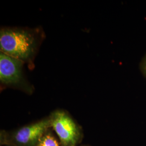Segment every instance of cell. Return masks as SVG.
<instances>
[{
  "label": "cell",
  "mask_w": 146,
  "mask_h": 146,
  "mask_svg": "<svg viewBox=\"0 0 146 146\" xmlns=\"http://www.w3.org/2000/svg\"><path fill=\"white\" fill-rule=\"evenodd\" d=\"M23 62L3 52L0 54V80L7 85L19 84L22 80Z\"/></svg>",
  "instance_id": "cell-4"
},
{
  "label": "cell",
  "mask_w": 146,
  "mask_h": 146,
  "mask_svg": "<svg viewBox=\"0 0 146 146\" xmlns=\"http://www.w3.org/2000/svg\"><path fill=\"white\" fill-rule=\"evenodd\" d=\"M139 68L142 74L146 78V54L141 59L139 64Z\"/></svg>",
  "instance_id": "cell-6"
},
{
  "label": "cell",
  "mask_w": 146,
  "mask_h": 146,
  "mask_svg": "<svg viewBox=\"0 0 146 146\" xmlns=\"http://www.w3.org/2000/svg\"><path fill=\"white\" fill-rule=\"evenodd\" d=\"M37 46V38L31 31L17 28L1 31V52L23 62L33 58Z\"/></svg>",
  "instance_id": "cell-1"
},
{
  "label": "cell",
  "mask_w": 146,
  "mask_h": 146,
  "mask_svg": "<svg viewBox=\"0 0 146 146\" xmlns=\"http://www.w3.org/2000/svg\"><path fill=\"white\" fill-rule=\"evenodd\" d=\"M51 128L57 134L62 146H77L83 139L81 127L68 112L55 110L49 116Z\"/></svg>",
  "instance_id": "cell-3"
},
{
  "label": "cell",
  "mask_w": 146,
  "mask_h": 146,
  "mask_svg": "<svg viewBox=\"0 0 146 146\" xmlns=\"http://www.w3.org/2000/svg\"><path fill=\"white\" fill-rule=\"evenodd\" d=\"M50 128V120L48 117L14 131H1L0 144L1 146H35Z\"/></svg>",
  "instance_id": "cell-2"
},
{
  "label": "cell",
  "mask_w": 146,
  "mask_h": 146,
  "mask_svg": "<svg viewBox=\"0 0 146 146\" xmlns=\"http://www.w3.org/2000/svg\"><path fill=\"white\" fill-rule=\"evenodd\" d=\"M35 146H62L50 128L41 137Z\"/></svg>",
  "instance_id": "cell-5"
}]
</instances>
